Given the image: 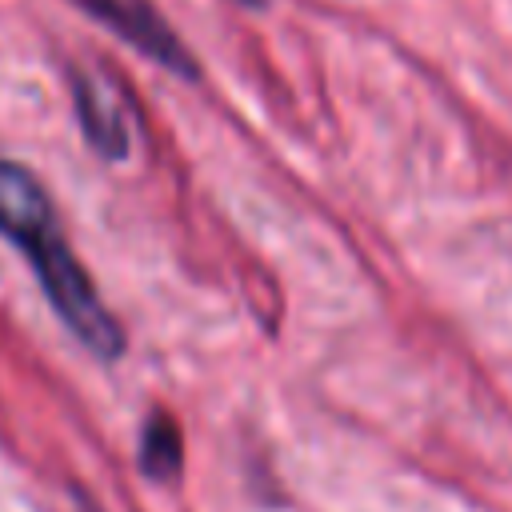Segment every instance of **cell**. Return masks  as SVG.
Here are the masks:
<instances>
[{
	"instance_id": "obj_5",
	"label": "cell",
	"mask_w": 512,
	"mask_h": 512,
	"mask_svg": "<svg viewBox=\"0 0 512 512\" xmlns=\"http://www.w3.org/2000/svg\"><path fill=\"white\" fill-rule=\"evenodd\" d=\"M236 4H248V8H256V4H264V0H236Z\"/></svg>"
},
{
	"instance_id": "obj_2",
	"label": "cell",
	"mask_w": 512,
	"mask_h": 512,
	"mask_svg": "<svg viewBox=\"0 0 512 512\" xmlns=\"http://www.w3.org/2000/svg\"><path fill=\"white\" fill-rule=\"evenodd\" d=\"M72 4H80L112 36L128 40L140 56H148L160 68H168L172 76H180V80H196L200 76L196 56L184 48V40L172 32V24L152 8V0H72Z\"/></svg>"
},
{
	"instance_id": "obj_3",
	"label": "cell",
	"mask_w": 512,
	"mask_h": 512,
	"mask_svg": "<svg viewBox=\"0 0 512 512\" xmlns=\"http://www.w3.org/2000/svg\"><path fill=\"white\" fill-rule=\"evenodd\" d=\"M72 96H76V116L88 144L104 160H124L132 148L124 96L100 72H72Z\"/></svg>"
},
{
	"instance_id": "obj_1",
	"label": "cell",
	"mask_w": 512,
	"mask_h": 512,
	"mask_svg": "<svg viewBox=\"0 0 512 512\" xmlns=\"http://www.w3.org/2000/svg\"><path fill=\"white\" fill-rule=\"evenodd\" d=\"M0 232L24 252L48 304L76 332V340L100 360H116L124 352L120 320L104 308L96 284L68 248L52 196L44 192L36 172L16 160H0Z\"/></svg>"
},
{
	"instance_id": "obj_4",
	"label": "cell",
	"mask_w": 512,
	"mask_h": 512,
	"mask_svg": "<svg viewBox=\"0 0 512 512\" xmlns=\"http://www.w3.org/2000/svg\"><path fill=\"white\" fill-rule=\"evenodd\" d=\"M184 464V440H180V424L172 420V412L156 408L144 420L140 432V468L152 480H172Z\"/></svg>"
}]
</instances>
